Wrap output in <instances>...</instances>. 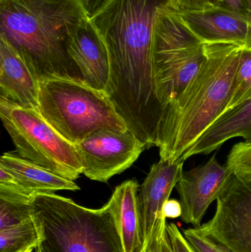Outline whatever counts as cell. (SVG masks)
Returning a JSON list of instances; mask_svg holds the SVG:
<instances>
[{
  "label": "cell",
  "mask_w": 251,
  "mask_h": 252,
  "mask_svg": "<svg viewBox=\"0 0 251 252\" xmlns=\"http://www.w3.org/2000/svg\"><path fill=\"white\" fill-rule=\"evenodd\" d=\"M166 7L169 0H107L89 18L109 53L106 93L128 130L147 148L157 145L163 118L152 50L156 16Z\"/></svg>",
  "instance_id": "obj_1"
},
{
  "label": "cell",
  "mask_w": 251,
  "mask_h": 252,
  "mask_svg": "<svg viewBox=\"0 0 251 252\" xmlns=\"http://www.w3.org/2000/svg\"><path fill=\"white\" fill-rule=\"evenodd\" d=\"M88 17L81 0H0V36L38 80L83 81L69 56V35Z\"/></svg>",
  "instance_id": "obj_2"
},
{
  "label": "cell",
  "mask_w": 251,
  "mask_h": 252,
  "mask_svg": "<svg viewBox=\"0 0 251 252\" xmlns=\"http://www.w3.org/2000/svg\"><path fill=\"white\" fill-rule=\"evenodd\" d=\"M204 49L206 57L200 69L164 112L157 144L162 159L181 161L192 145L226 111L243 47L215 43L204 44Z\"/></svg>",
  "instance_id": "obj_3"
},
{
  "label": "cell",
  "mask_w": 251,
  "mask_h": 252,
  "mask_svg": "<svg viewBox=\"0 0 251 252\" xmlns=\"http://www.w3.org/2000/svg\"><path fill=\"white\" fill-rule=\"evenodd\" d=\"M44 252H124L114 220L105 204L86 208L55 193L31 198Z\"/></svg>",
  "instance_id": "obj_4"
},
{
  "label": "cell",
  "mask_w": 251,
  "mask_h": 252,
  "mask_svg": "<svg viewBox=\"0 0 251 252\" xmlns=\"http://www.w3.org/2000/svg\"><path fill=\"white\" fill-rule=\"evenodd\" d=\"M38 112L56 131L76 144L100 129L128 130L106 92L64 78L39 81Z\"/></svg>",
  "instance_id": "obj_5"
},
{
  "label": "cell",
  "mask_w": 251,
  "mask_h": 252,
  "mask_svg": "<svg viewBox=\"0 0 251 252\" xmlns=\"http://www.w3.org/2000/svg\"><path fill=\"white\" fill-rule=\"evenodd\" d=\"M153 63L156 95L165 112L188 85L204 61V44L170 7L155 22Z\"/></svg>",
  "instance_id": "obj_6"
},
{
  "label": "cell",
  "mask_w": 251,
  "mask_h": 252,
  "mask_svg": "<svg viewBox=\"0 0 251 252\" xmlns=\"http://www.w3.org/2000/svg\"><path fill=\"white\" fill-rule=\"evenodd\" d=\"M0 118L22 158L69 180L84 173L75 145L56 131L38 111L0 97Z\"/></svg>",
  "instance_id": "obj_7"
},
{
  "label": "cell",
  "mask_w": 251,
  "mask_h": 252,
  "mask_svg": "<svg viewBox=\"0 0 251 252\" xmlns=\"http://www.w3.org/2000/svg\"><path fill=\"white\" fill-rule=\"evenodd\" d=\"M213 217L197 229L231 252H251V179L231 173Z\"/></svg>",
  "instance_id": "obj_8"
},
{
  "label": "cell",
  "mask_w": 251,
  "mask_h": 252,
  "mask_svg": "<svg viewBox=\"0 0 251 252\" xmlns=\"http://www.w3.org/2000/svg\"><path fill=\"white\" fill-rule=\"evenodd\" d=\"M86 177L106 183L128 170L146 149L130 130L103 128L75 144Z\"/></svg>",
  "instance_id": "obj_9"
},
{
  "label": "cell",
  "mask_w": 251,
  "mask_h": 252,
  "mask_svg": "<svg viewBox=\"0 0 251 252\" xmlns=\"http://www.w3.org/2000/svg\"><path fill=\"white\" fill-rule=\"evenodd\" d=\"M231 175L215 155L204 164L183 171L175 186L182 206L181 220L194 227L201 226L209 206L217 200Z\"/></svg>",
  "instance_id": "obj_10"
},
{
  "label": "cell",
  "mask_w": 251,
  "mask_h": 252,
  "mask_svg": "<svg viewBox=\"0 0 251 252\" xmlns=\"http://www.w3.org/2000/svg\"><path fill=\"white\" fill-rule=\"evenodd\" d=\"M184 162L160 158L152 165L147 177L139 189L144 247L145 251L156 226L162 219L163 207L169 199L172 189L182 174Z\"/></svg>",
  "instance_id": "obj_11"
},
{
  "label": "cell",
  "mask_w": 251,
  "mask_h": 252,
  "mask_svg": "<svg viewBox=\"0 0 251 252\" xmlns=\"http://www.w3.org/2000/svg\"><path fill=\"white\" fill-rule=\"evenodd\" d=\"M67 50L82 75L84 84L106 92L110 77L109 53L89 17L84 19L71 32Z\"/></svg>",
  "instance_id": "obj_12"
},
{
  "label": "cell",
  "mask_w": 251,
  "mask_h": 252,
  "mask_svg": "<svg viewBox=\"0 0 251 252\" xmlns=\"http://www.w3.org/2000/svg\"><path fill=\"white\" fill-rule=\"evenodd\" d=\"M175 12L203 44L225 43L251 50V22L246 18L219 7Z\"/></svg>",
  "instance_id": "obj_13"
},
{
  "label": "cell",
  "mask_w": 251,
  "mask_h": 252,
  "mask_svg": "<svg viewBox=\"0 0 251 252\" xmlns=\"http://www.w3.org/2000/svg\"><path fill=\"white\" fill-rule=\"evenodd\" d=\"M39 80L13 47L0 36V97L38 111Z\"/></svg>",
  "instance_id": "obj_14"
},
{
  "label": "cell",
  "mask_w": 251,
  "mask_h": 252,
  "mask_svg": "<svg viewBox=\"0 0 251 252\" xmlns=\"http://www.w3.org/2000/svg\"><path fill=\"white\" fill-rule=\"evenodd\" d=\"M139 188L136 179L125 181L115 188L106 204L114 220L124 252H142L144 247Z\"/></svg>",
  "instance_id": "obj_15"
},
{
  "label": "cell",
  "mask_w": 251,
  "mask_h": 252,
  "mask_svg": "<svg viewBox=\"0 0 251 252\" xmlns=\"http://www.w3.org/2000/svg\"><path fill=\"white\" fill-rule=\"evenodd\" d=\"M251 140V99L219 117L184 154L181 161L199 154H209L233 138Z\"/></svg>",
  "instance_id": "obj_16"
},
{
  "label": "cell",
  "mask_w": 251,
  "mask_h": 252,
  "mask_svg": "<svg viewBox=\"0 0 251 252\" xmlns=\"http://www.w3.org/2000/svg\"><path fill=\"white\" fill-rule=\"evenodd\" d=\"M0 167L16 179L21 189L30 195L55 193L59 190H79L74 181L25 159L17 153L6 152L0 158Z\"/></svg>",
  "instance_id": "obj_17"
},
{
  "label": "cell",
  "mask_w": 251,
  "mask_h": 252,
  "mask_svg": "<svg viewBox=\"0 0 251 252\" xmlns=\"http://www.w3.org/2000/svg\"><path fill=\"white\" fill-rule=\"evenodd\" d=\"M41 244L39 227L35 218L10 229L0 231V252H23Z\"/></svg>",
  "instance_id": "obj_18"
},
{
  "label": "cell",
  "mask_w": 251,
  "mask_h": 252,
  "mask_svg": "<svg viewBox=\"0 0 251 252\" xmlns=\"http://www.w3.org/2000/svg\"><path fill=\"white\" fill-rule=\"evenodd\" d=\"M251 99V50L243 48L233 80L231 98L225 112L240 106Z\"/></svg>",
  "instance_id": "obj_19"
},
{
  "label": "cell",
  "mask_w": 251,
  "mask_h": 252,
  "mask_svg": "<svg viewBox=\"0 0 251 252\" xmlns=\"http://www.w3.org/2000/svg\"><path fill=\"white\" fill-rule=\"evenodd\" d=\"M225 166L233 174L251 179V140L234 145L227 157Z\"/></svg>",
  "instance_id": "obj_20"
},
{
  "label": "cell",
  "mask_w": 251,
  "mask_h": 252,
  "mask_svg": "<svg viewBox=\"0 0 251 252\" xmlns=\"http://www.w3.org/2000/svg\"><path fill=\"white\" fill-rule=\"evenodd\" d=\"M183 234L197 252H231L210 237L202 233L197 227L184 229Z\"/></svg>",
  "instance_id": "obj_21"
},
{
  "label": "cell",
  "mask_w": 251,
  "mask_h": 252,
  "mask_svg": "<svg viewBox=\"0 0 251 252\" xmlns=\"http://www.w3.org/2000/svg\"><path fill=\"white\" fill-rule=\"evenodd\" d=\"M167 235L172 252H197L174 223H167Z\"/></svg>",
  "instance_id": "obj_22"
},
{
  "label": "cell",
  "mask_w": 251,
  "mask_h": 252,
  "mask_svg": "<svg viewBox=\"0 0 251 252\" xmlns=\"http://www.w3.org/2000/svg\"><path fill=\"white\" fill-rule=\"evenodd\" d=\"M167 219L159 222L144 252H172L167 235Z\"/></svg>",
  "instance_id": "obj_23"
},
{
  "label": "cell",
  "mask_w": 251,
  "mask_h": 252,
  "mask_svg": "<svg viewBox=\"0 0 251 252\" xmlns=\"http://www.w3.org/2000/svg\"><path fill=\"white\" fill-rule=\"evenodd\" d=\"M169 4L175 11H202L218 7V0H169Z\"/></svg>",
  "instance_id": "obj_24"
},
{
  "label": "cell",
  "mask_w": 251,
  "mask_h": 252,
  "mask_svg": "<svg viewBox=\"0 0 251 252\" xmlns=\"http://www.w3.org/2000/svg\"><path fill=\"white\" fill-rule=\"evenodd\" d=\"M218 7L237 13L249 20L250 0H218Z\"/></svg>",
  "instance_id": "obj_25"
},
{
  "label": "cell",
  "mask_w": 251,
  "mask_h": 252,
  "mask_svg": "<svg viewBox=\"0 0 251 252\" xmlns=\"http://www.w3.org/2000/svg\"><path fill=\"white\" fill-rule=\"evenodd\" d=\"M163 215L166 219H178L182 215L181 202L175 199H169L163 207Z\"/></svg>",
  "instance_id": "obj_26"
},
{
  "label": "cell",
  "mask_w": 251,
  "mask_h": 252,
  "mask_svg": "<svg viewBox=\"0 0 251 252\" xmlns=\"http://www.w3.org/2000/svg\"><path fill=\"white\" fill-rule=\"evenodd\" d=\"M107 0H81L88 17L92 16Z\"/></svg>",
  "instance_id": "obj_27"
},
{
  "label": "cell",
  "mask_w": 251,
  "mask_h": 252,
  "mask_svg": "<svg viewBox=\"0 0 251 252\" xmlns=\"http://www.w3.org/2000/svg\"><path fill=\"white\" fill-rule=\"evenodd\" d=\"M34 250L33 249H30V250H26V251L23 252H33Z\"/></svg>",
  "instance_id": "obj_28"
},
{
  "label": "cell",
  "mask_w": 251,
  "mask_h": 252,
  "mask_svg": "<svg viewBox=\"0 0 251 252\" xmlns=\"http://www.w3.org/2000/svg\"><path fill=\"white\" fill-rule=\"evenodd\" d=\"M250 4H251V11H250V16H249V21L251 22V0H250Z\"/></svg>",
  "instance_id": "obj_29"
}]
</instances>
